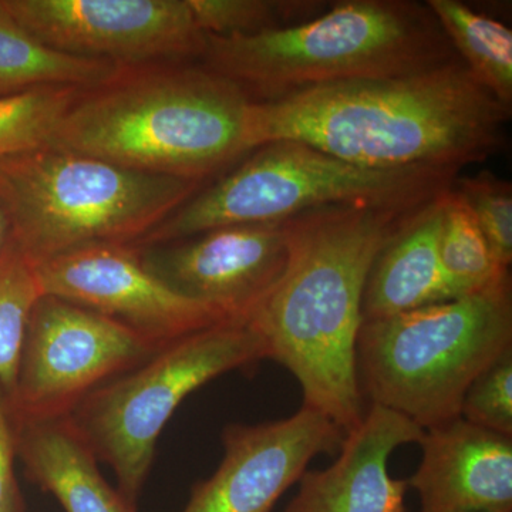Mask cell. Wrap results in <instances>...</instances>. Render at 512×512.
Listing matches in <instances>:
<instances>
[{"label": "cell", "instance_id": "cell-22", "mask_svg": "<svg viewBox=\"0 0 512 512\" xmlns=\"http://www.w3.org/2000/svg\"><path fill=\"white\" fill-rule=\"evenodd\" d=\"M80 90L42 86L0 97V160L50 146Z\"/></svg>", "mask_w": 512, "mask_h": 512}, {"label": "cell", "instance_id": "cell-5", "mask_svg": "<svg viewBox=\"0 0 512 512\" xmlns=\"http://www.w3.org/2000/svg\"><path fill=\"white\" fill-rule=\"evenodd\" d=\"M200 188L55 146L0 160L12 242L32 265L86 245H136Z\"/></svg>", "mask_w": 512, "mask_h": 512}, {"label": "cell", "instance_id": "cell-18", "mask_svg": "<svg viewBox=\"0 0 512 512\" xmlns=\"http://www.w3.org/2000/svg\"><path fill=\"white\" fill-rule=\"evenodd\" d=\"M123 67L50 49L19 25L0 2V97L42 86L92 89Z\"/></svg>", "mask_w": 512, "mask_h": 512}, {"label": "cell", "instance_id": "cell-12", "mask_svg": "<svg viewBox=\"0 0 512 512\" xmlns=\"http://www.w3.org/2000/svg\"><path fill=\"white\" fill-rule=\"evenodd\" d=\"M33 266L43 295L109 316L160 348L227 322L168 288L143 265L133 245H86Z\"/></svg>", "mask_w": 512, "mask_h": 512}, {"label": "cell", "instance_id": "cell-9", "mask_svg": "<svg viewBox=\"0 0 512 512\" xmlns=\"http://www.w3.org/2000/svg\"><path fill=\"white\" fill-rule=\"evenodd\" d=\"M160 349L109 316L42 295L30 313L9 396L13 413L19 419L69 416L101 384Z\"/></svg>", "mask_w": 512, "mask_h": 512}, {"label": "cell", "instance_id": "cell-4", "mask_svg": "<svg viewBox=\"0 0 512 512\" xmlns=\"http://www.w3.org/2000/svg\"><path fill=\"white\" fill-rule=\"evenodd\" d=\"M458 60L427 3L343 0L291 28L205 35L200 64L252 101H266L326 84L413 76Z\"/></svg>", "mask_w": 512, "mask_h": 512}, {"label": "cell", "instance_id": "cell-15", "mask_svg": "<svg viewBox=\"0 0 512 512\" xmlns=\"http://www.w3.org/2000/svg\"><path fill=\"white\" fill-rule=\"evenodd\" d=\"M420 512H512V437L458 419L424 431Z\"/></svg>", "mask_w": 512, "mask_h": 512}, {"label": "cell", "instance_id": "cell-10", "mask_svg": "<svg viewBox=\"0 0 512 512\" xmlns=\"http://www.w3.org/2000/svg\"><path fill=\"white\" fill-rule=\"evenodd\" d=\"M43 45L120 67L200 60L205 35L188 0H0Z\"/></svg>", "mask_w": 512, "mask_h": 512}, {"label": "cell", "instance_id": "cell-8", "mask_svg": "<svg viewBox=\"0 0 512 512\" xmlns=\"http://www.w3.org/2000/svg\"><path fill=\"white\" fill-rule=\"evenodd\" d=\"M264 359V340L248 323H215L168 343L146 362L101 384L69 419L97 460L114 471L120 493L137 504L158 436L178 406L211 380Z\"/></svg>", "mask_w": 512, "mask_h": 512}, {"label": "cell", "instance_id": "cell-6", "mask_svg": "<svg viewBox=\"0 0 512 512\" xmlns=\"http://www.w3.org/2000/svg\"><path fill=\"white\" fill-rule=\"evenodd\" d=\"M512 348L511 275L483 291L392 318L363 320V397L423 430L460 417L470 384Z\"/></svg>", "mask_w": 512, "mask_h": 512}, {"label": "cell", "instance_id": "cell-1", "mask_svg": "<svg viewBox=\"0 0 512 512\" xmlns=\"http://www.w3.org/2000/svg\"><path fill=\"white\" fill-rule=\"evenodd\" d=\"M511 111L458 60L252 101L248 147L298 141L369 170L460 171L501 150Z\"/></svg>", "mask_w": 512, "mask_h": 512}, {"label": "cell", "instance_id": "cell-3", "mask_svg": "<svg viewBox=\"0 0 512 512\" xmlns=\"http://www.w3.org/2000/svg\"><path fill=\"white\" fill-rule=\"evenodd\" d=\"M251 103L238 84L200 63L123 67L80 90L50 146L202 181L251 153Z\"/></svg>", "mask_w": 512, "mask_h": 512}, {"label": "cell", "instance_id": "cell-16", "mask_svg": "<svg viewBox=\"0 0 512 512\" xmlns=\"http://www.w3.org/2000/svg\"><path fill=\"white\" fill-rule=\"evenodd\" d=\"M441 195L417 208L380 249L366 279L363 320L450 301L439 255Z\"/></svg>", "mask_w": 512, "mask_h": 512}, {"label": "cell", "instance_id": "cell-19", "mask_svg": "<svg viewBox=\"0 0 512 512\" xmlns=\"http://www.w3.org/2000/svg\"><path fill=\"white\" fill-rule=\"evenodd\" d=\"M461 62L512 110V30L460 0H427Z\"/></svg>", "mask_w": 512, "mask_h": 512}, {"label": "cell", "instance_id": "cell-14", "mask_svg": "<svg viewBox=\"0 0 512 512\" xmlns=\"http://www.w3.org/2000/svg\"><path fill=\"white\" fill-rule=\"evenodd\" d=\"M424 431L402 414L372 404L345 434L325 470H306L285 512H406L409 481L389 474L397 448L420 444Z\"/></svg>", "mask_w": 512, "mask_h": 512}, {"label": "cell", "instance_id": "cell-21", "mask_svg": "<svg viewBox=\"0 0 512 512\" xmlns=\"http://www.w3.org/2000/svg\"><path fill=\"white\" fill-rule=\"evenodd\" d=\"M198 29L211 36H251L291 28L322 15L319 0H188Z\"/></svg>", "mask_w": 512, "mask_h": 512}, {"label": "cell", "instance_id": "cell-2", "mask_svg": "<svg viewBox=\"0 0 512 512\" xmlns=\"http://www.w3.org/2000/svg\"><path fill=\"white\" fill-rule=\"evenodd\" d=\"M416 210L332 205L288 218V264L247 322L264 340L266 359L298 380L303 407L345 433L366 412L357 338L367 275Z\"/></svg>", "mask_w": 512, "mask_h": 512}, {"label": "cell", "instance_id": "cell-11", "mask_svg": "<svg viewBox=\"0 0 512 512\" xmlns=\"http://www.w3.org/2000/svg\"><path fill=\"white\" fill-rule=\"evenodd\" d=\"M134 248L148 271L178 295L227 322L244 323L284 274L291 249L286 220L227 225Z\"/></svg>", "mask_w": 512, "mask_h": 512}, {"label": "cell", "instance_id": "cell-24", "mask_svg": "<svg viewBox=\"0 0 512 512\" xmlns=\"http://www.w3.org/2000/svg\"><path fill=\"white\" fill-rule=\"evenodd\" d=\"M453 190L466 202L495 261L505 269L512 262V185L488 170L457 177Z\"/></svg>", "mask_w": 512, "mask_h": 512}, {"label": "cell", "instance_id": "cell-13", "mask_svg": "<svg viewBox=\"0 0 512 512\" xmlns=\"http://www.w3.org/2000/svg\"><path fill=\"white\" fill-rule=\"evenodd\" d=\"M345 434L303 406L286 419L231 424L222 431L220 466L195 484L181 512H271L313 458L338 453Z\"/></svg>", "mask_w": 512, "mask_h": 512}, {"label": "cell", "instance_id": "cell-20", "mask_svg": "<svg viewBox=\"0 0 512 512\" xmlns=\"http://www.w3.org/2000/svg\"><path fill=\"white\" fill-rule=\"evenodd\" d=\"M439 255L450 299L473 295L510 276V269L495 261L466 202L453 185L441 195Z\"/></svg>", "mask_w": 512, "mask_h": 512}, {"label": "cell", "instance_id": "cell-25", "mask_svg": "<svg viewBox=\"0 0 512 512\" xmlns=\"http://www.w3.org/2000/svg\"><path fill=\"white\" fill-rule=\"evenodd\" d=\"M460 417L480 429L512 437V348L470 384Z\"/></svg>", "mask_w": 512, "mask_h": 512}, {"label": "cell", "instance_id": "cell-17", "mask_svg": "<svg viewBox=\"0 0 512 512\" xmlns=\"http://www.w3.org/2000/svg\"><path fill=\"white\" fill-rule=\"evenodd\" d=\"M18 457L29 480L55 495L66 512H138L111 487L99 460L69 416L19 419Z\"/></svg>", "mask_w": 512, "mask_h": 512}, {"label": "cell", "instance_id": "cell-23", "mask_svg": "<svg viewBox=\"0 0 512 512\" xmlns=\"http://www.w3.org/2000/svg\"><path fill=\"white\" fill-rule=\"evenodd\" d=\"M43 295L35 266L12 244L0 255V384L15 387L30 313Z\"/></svg>", "mask_w": 512, "mask_h": 512}, {"label": "cell", "instance_id": "cell-27", "mask_svg": "<svg viewBox=\"0 0 512 512\" xmlns=\"http://www.w3.org/2000/svg\"><path fill=\"white\" fill-rule=\"evenodd\" d=\"M12 244V225H10L8 211L0 200V255Z\"/></svg>", "mask_w": 512, "mask_h": 512}, {"label": "cell", "instance_id": "cell-7", "mask_svg": "<svg viewBox=\"0 0 512 512\" xmlns=\"http://www.w3.org/2000/svg\"><path fill=\"white\" fill-rule=\"evenodd\" d=\"M234 170L198 190L133 247L165 244L238 224L285 221L332 205L413 210L448 190L460 171L369 170L298 141L255 148Z\"/></svg>", "mask_w": 512, "mask_h": 512}, {"label": "cell", "instance_id": "cell-26", "mask_svg": "<svg viewBox=\"0 0 512 512\" xmlns=\"http://www.w3.org/2000/svg\"><path fill=\"white\" fill-rule=\"evenodd\" d=\"M18 424L8 393L0 384V512H25V501L16 478Z\"/></svg>", "mask_w": 512, "mask_h": 512}]
</instances>
